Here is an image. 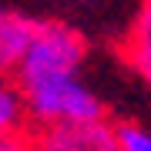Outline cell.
<instances>
[{"instance_id":"8992f818","label":"cell","mask_w":151,"mask_h":151,"mask_svg":"<svg viewBox=\"0 0 151 151\" xmlns=\"http://www.w3.org/2000/svg\"><path fill=\"white\" fill-rule=\"evenodd\" d=\"M27 101H24V91L17 87V81H4L0 77V141L17 134V131H24V124H27Z\"/></svg>"},{"instance_id":"5b68a950","label":"cell","mask_w":151,"mask_h":151,"mask_svg":"<svg viewBox=\"0 0 151 151\" xmlns=\"http://www.w3.org/2000/svg\"><path fill=\"white\" fill-rule=\"evenodd\" d=\"M121 54L131 64V70L151 87V0H145V7L138 10L134 24L128 27V37L121 44Z\"/></svg>"},{"instance_id":"7a4b0ae2","label":"cell","mask_w":151,"mask_h":151,"mask_svg":"<svg viewBox=\"0 0 151 151\" xmlns=\"http://www.w3.org/2000/svg\"><path fill=\"white\" fill-rule=\"evenodd\" d=\"M20 87V84H17ZM24 101H27V118L34 128L57 121H81V118H101L104 104L91 87L84 84L81 74L67 77H47L37 84H24Z\"/></svg>"},{"instance_id":"52a82bcc","label":"cell","mask_w":151,"mask_h":151,"mask_svg":"<svg viewBox=\"0 0 151 151\" xmlns=\"http://www.w3.org/2000/svg\"><path fill=\"white\" fill-rule=\"evenodd\" d=\"M121 148L124 151H151V131L138 124H121Z\"/></svg>"},{"instance_id":"ba28073f","label":"cell","mask_w":151,"mask_h":151,"mask_svg":"<svg viewBox=\"0 0 151 151\" xmlns=\"http://www.w3.org/2000/svg\"><path fill=\"white\" fill-rule=\"evenodd\" d=\"M0 151H34V134L30 131H17V134L0 141Z\"/></svg>"},{"instance_id":"277c9868","label":"cell","mask_w":151,"mask_h":151,"mask_svg":"<svg viewBox=\"0 0 151 151\" xmlns=\"http://www.w3.org/2000/svg\"><path fill=\"white\" fill-rule=\"evenodd\" d=\"M34 30H37V20H27V17L0 7V77L17 70Z\"/></svg>"},{"instance_id":"3957f363","label":"cell","mask_w":151,"mask_h":151,"mask_svg":"<svg viewBox=\"0 0 151 151\" xmlns=\"http://www.w3.org/2000/svg\"><path fill=\"white\" fill-rule=\"evenodd\" d=\"M34 151H124L121 148V124L108 114L81 121H57L30 128Z\"/></svg>"},{"instance_id":"6da1fadb","label":"cell","mask_w":151,"mask_h":151,"mask_svg":"<svg viewBox=\"0 0 151 151\" xmlns=\"http://www.w3.org/2000/svg\"><path fill=\"white\" fill-rule=\"evenodd\" d=\"M87 57V44L74 27L67 24H37L34 37L24 50L20 64L14 70V81L17 84H37L47 81V77H67V74H81Z\"/></svg>"}]
</instances>
